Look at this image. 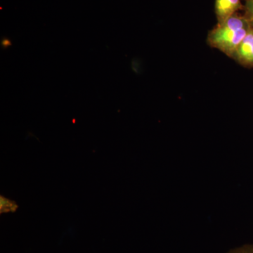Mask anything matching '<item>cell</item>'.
Wrapping results in <instances>:
<instances>
[{
  "instance_id": "obj_2",
  "label": "cell",
  "mask_w": 253,
  "mask_h": 253,
  "mask_svg": "<svg viewBox=\"0 0 253 253\" xmlns=\"http://www.w3.org/2000/svg\"><path fill=\"white\" fill-rule=\"evenodd\" d=\"M231 58L246 67H253V27Z\"/></svg>"
},
{
  "instance_id": "obj_5",
  "label": "cell",
  "mask_w": 253,
  "mask_h": 253,
  "mask_svg": "<svg viewBox=\"0 0 253 253\" xmlns=\"http://www.w3.org/2000/svg\"><path fill=\"white\" fill-rule=\"evenodd\" d=\"M18 206L13 201L9 199H5L4 197L1 196V212H10V211H15Z\"/></svg>"
},
{
  "instance_id": "obj_1",
  "label": "cell",
  "mask_w": 253,
  "mask_h": 253,
  "mask_svg": "<svg viewBox=\"0 0 253 253\" xmlns=\"http://www.w3.org/2000/svg\"><path fill=\"white\" fill-rule=\"evenodd\" d=\"M252 28L244 15H233L224 21L217 22L215 27L209 32L208 44L231 57Z\"/></svg>"
},
{
  "instance_id": "obj_4",
  "label": "cell",
  "mask_w": 253,
  "mask_h": 253,
  "mask_svg": "<svg viewBox=\"0 0 253 253\" xmlns=\"http://www.w3.org/2000/svg\"><path fill=\"white\" fill-rule=\"evenodd\" d=\"M244 16L253 27V0H244Z\"/></svg>"
},
{
  "instance_id": "obj_3",
  "label": "cell",
  "mask_w": 253,
  "mask_h": 253,
  "mask_svg": "<svg viewBox=\"0 0 253 253\" xmlns=\"http://www.w3.org/2000/svg\"><path fill=\"white\" fill-rule=\"evenodd\" d=\"M244 9L241 0H215L214 11L217 22L224 21L233 15L239 14V10Z\"/></svg>"
},
{
  "instance_id": "obj_7",
  "label": "cell",
  "mask_w": 253,
  "mask_h": 253,
  "mask_svg": "<svg viewBox=\"0 0 253 253\" xmlns=\"http://www.w3.org/2000/svg\"><path fill=\"white\" fill-rule=\"evenodd\" d=\"M1 44L3 48L6 49V48L11 45V42L8 38H4V39L1 40Z\"/></svg>"
},
{
  "instance_id": "obj_6",
  "label": "cell",
  "mask_w": 253,
  "mask_h": 253,
  "mask_svg": "<svg viewBox=\"0 0 253 253\" xmlns=\"http://www.w3.org/2000/svg\"><path fill=\"white\" fill-rule=\"evenodd\" d=\"M228 253H253V244L245 245L242 247L231 250L230 252Z\"/></svg>"
}]
</instances>
